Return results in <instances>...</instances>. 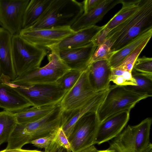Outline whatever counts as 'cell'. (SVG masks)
Listing matches in <instances>:
<instances>
[{"label": "cell", "instance_id": "6da1fadb", "mask_svg": "<svg viewBox=\"0 0 152 152\" xmlns=\"http://www.w3.org/2000/svg\"><path fill=\"white\" fill-rule=\"evenodd\" d=\"M62 112L59 104L48 114L37 121L25 124H17L6 149H21L33 140L52 135L61 126Z\"/></svg>", "mask_w": 152, "mask_h": 152}, {"label": "cell", "instance_id": "7a4b0ae2", "mask_svg": "<svg viewBox=\"0 0 152 152\" xmlns=\"http://www.w3.org/2000/svg\"><path fill=\"white\" fill-rule=\"evenodd\" d=\"M152 28V0H142L137 10L108 33L106 39L113 52L120 49L144 31Z\"/></svg>", "mask_w": 152, "mask_h": 152}, {"label": "cell", "instance_id": "3957f363", "mask_svg": "<svg viewBox=\"0 0 152 152\" xmlns=\"http://www.w3.org/2000/svg\"><path fill=\"white\" fill-rule=\"evenodd\" d=\"M83 13L82 2L75 0H52L38 21L27 29L71 27Z\"/></svg>", "mask_w": 152, "mask_h": 152}, {"label": "cell", "instance_id": "277c9868", "mask_svg": "<svg viewBox=\"0 0 152 152\" xmlns=\"http://www.w3.org/2000/svg\"><path fill=\"white\" fill-rule=\"evenodd\" d=\"M151 97L137 92L126 86H110L106 97L97 111L100 123L110 116L121 111H131L141 100Z\"/></svg>", "mask_w": 152, "mask_h": 152}, {"label": "cell", "instance_id": "5b68a950", "mask_svg": "<svg viewBox=\"0 0 152 152\" xmlns=\"http://www.w3.org/2000/svg\"><path fill=\"white\" fill-rule=\"evenodd\" d=\"M12 47L13 64L18 76L28 70L40 67L47 54L44 48L30 43L19 34L12 36Z\"/></svg>", "mask_w": 152, "mask_h": 152}, {"label": "cell", "instance_id": "8992f818", "mask_svg": "<svg viewBox=\"0 0 152 152\" xmlns=\"http://www.w3.org/2000/svg\"><path fill=\"white\" fill-rule=\"evenodd\" d=\"M48 58L49 62L45 66L24 72L11 81L12 83L19 85L54 83L70 70L56 52L51 51Z\"/></svg>", "mask_w": 152, "mask_h": 152}, {"label": "cell", "instance_id": "52a82bcc", "mask_svg": "<svg viewBox=\"0 0 152 152\" xmlns=\"http://www.w3.org/2000/svg\"><path fill=\"white\" fill-rule=\"evenodd\" d=\"M11 84L15 91L36 107L58 104L66 93L56 82L19 85L11 82Z\"/></svg>", "mask_w": 152, "mask_h": 152}, {"label": "cell", "instance_id": "ba28073f", "mask_svg": "<svg viewBox=\"0 0 152 152\" xmlns=\"http://www.w3.org/2000/svg\"><path fill=\"white\" fill-rule=\"evenodd\" d=\"M99 124L96 112L86 113L77 121L68 138L72 152H79L95 144Z\"/></svg>", "mask_w": 152, "mask_h": 152}, {"label": "cell", "instance_id": "9c48e42d", "mask_svg": "<svg viewBox=\"0 0 152 152\" xmlns=\"http://www.w3.org/2000/svg\"><path fill=\"white\" fill-rule=\"evenodd\" d=\"M152 119L147 118L137 125H128L114 139L126 152H141L149 142Z\"/></svg>", "mask_w": 152, "mask_h": 152}, {"label": "cell", "instance_id": "30bf717a", "mask_svg": "<svg viewBox=\"0 0 152 152\" xmlns=\"http://www.w3.org/2000/svg\"><path fill=\"white\" fill-rule=\"evenodd\" d=\"M30 0H0V26L13 36L22 29L23 17Z\"/></svg>", "mask_w": 152, "mask_h": 152}, {"label": "cell", "instance_id": "8fae6325", "mask_svg": "<svg viewBox=\"0 0 152 152\" xmlns=\"http://www.w3.org/2000/svg\"><path fill=\"white\" fill-rule=\"evenodd\" d=\"M97 92L89 82L88 68L82 72L74 86L66 93L60 103V106L63 111L75 109L85 104Z\"/></svg>", "mask_w": 152, "mask_h": 152}, {"label": "cell", "instance_id": "7c38bea8", "mask_svg": "<svg viewBox=\"0 0 152 152\" xmlns=\"http://www.w3.org/2000/svg\"><path fill=\"white\" fill-rule=\"evenodd\" d=\"M76 32L71 27L34 30L26 28L22 29L19 35L33 45L48 48Z\"/></svg>", "mask_w": 152, "mask_h": 152}, {"label": "cell", "instance_id": "4fadbf2b", "mask_svg": "<svg viewBox=\"0 0 152 152\" xmlns=\"http://www.w3.org/2000/svg\"><path fill=\"white\" fill-rule=\"evenodd\" d=\"M110 87V86L106 89L96 92L82 106L67 111H63L61 127L68 138L72 133L75 124L83 115L89 112H97L106 97Z\"/></svg>", "mask_w": 152, "mask_h": 152}, {"label": "cell", "instance_id": "5bb4252c", "mask_svg": "<svg viewBox=\"0 0 152 152\" xmlns=\"http://www.w3.org/2000/svg\"><path fill=\"white\" fill-rule=\"evenodd\" d=\"M130 111L125 110L115 113L100 123L94 143L100 144L118 135L128 123Z\"/></svg>", "mask_w": 152, "mask_h": 152}, {"label": "cell", "instance_id": "9a60e30c", "mask_svg": "<svg viewBox=\"0 0 152 152\" xmlns=\"http://www.w3.org/2000/svg\"><path fill=\"white\" fill-rule=\"evenodd\" d=\"M97 47L91 42L83 47L53 52L70 69L82 72L88 68Z\"/></svg>", "mask_w": 152, "mask_h": 152}, {"label": "cell", "instance_id": "2e32d148", "mask_svg": "<svg viewBox=\"0 0 152 152\" xmlns=\"http://www.w3.org/2000/svg\"><path fill=\"white\" fill-rule=\"evenodd\" d=\"M12 81L7 76L0 77V108L4 110L15 113L33 106L25 98L15 91Z\"/></svg>", "mask_w": 152, "mask_h": 152}, {"label": "cell", "instance_id": "e0dca14e", "mask_svg": "<svg viewBox=\"0 0 152 152\" xmlns=\"http://www.w3.org/2000/svg\"><path fill=\"white\" fill-rule=\"evenodd\" d=\"M103 28L104 26L95 25L82 29L48 48L51 51L55 52L86 46L92 42L94 38Z\"/></svg>", "mask_w": 152, "mask_h": 152}, {"label": "cell", "instance_id": "ac0fdd59", "mask_svg": "<svg viewBox=\"0 0 152 152\" xmlns=\"http://www.w3.org/2000/svg\"><path fill=\"white\" fill-rule=\"evenodd\" d=\"M12 35L0 27V73L9 77L12 81L18 77L12 59Z\"/></svg>", "mask_w": 152, "mask_h": 152}, {"label": "cell", "instance_id": "d6986e66", "mask_svg": "<svg viewBox=\"0 0 152 152\" xmlns=\"http://www.w3.org/2000/svg\"><path fill=\"white\" fill-rule=\"evenodd\" d=\"M122 0H103L96 8L83 14L71 27L75 32L82 29L95 25L104 16L116 5L121 4Z\"/></svg>", "mask_w": 152, "mask_h": 152}, {"label": "cell", "instance_id": "ffe728a7", "mask_svg": "<svg viewBox=\"0 0 152 152\" xmlns=\"http://www.w3.org/2000/svg\"><path fill=\"white\" fill-rule=\"evenodd\" d=\"M88 71L89 81L95 91H101L110 86L111 68L108 61L92 62L89 65Z\"/></svg>", "mask_w": 152, "mask_h": 152}, {"label": "cell", "instance_id": "44dd1931", "mask_svg": "<svg viewBox=\"0 0 152 152\" xmlns=\"http://www.w3.org/2000/svg\"><path fill=\"white\" fill-rule=\"evenodd\" d=\"M52 0H31L24 12L22 29L28 28L36 23L41 17Z\"/></svg>", "mask_w": 152, "mask_h": 152}, {"label": "cell", "instance_id": "7402d4cb", "mask_svg": "<svg viewBox=\"0 0 152 152\" xmlns=\"http://www.w3.org/2000/svg\"><path fill=\"white\" fill-rule=\"evenodd\" d=\"M152 28L144 31L118 50L114 52L108 61L111 68L118 64L124 59L145 40L151 38Z\"/></svg>", "mask_w": 152, "mask_h": 152}, {"label": "cell", "instance_id": "603a6c76", "mask_svg": "<svg viewBox=\"0 0 152 152\" xmlns=\"http://www.w3.org/2000/svg\"><path fill=\"white\" fill-rule=\"evenodd\" d=\"M142 0H122L121 9L104 26L103 29L109 32L130 17L139 9Z\"/></svg>", "mask_w": 152, "mask_h": 152}, {"label": "cell", "instance_id": "cb8c5ba5", "mask_svg": "<svg viewBox=\"0 0 152 152\" xmlns=\"http://www.w3.org/2000/svg\"><path fill=\"white\" fill-rule=\"evenodd\" d=\"M58 104L40 107L32 106L14 113L18 124H25L42 118L50 113Z\"/></svg>", "mask_w": 152, "mask_h": 152}, {"label": "cell", "instance_id": "d4e9b609", "mask_svg": "<svg viewBox=\"0 0 152 152\" xmlns=\"http://www.w3.org/2000/svg\"><path fill=\"white\" fill-rule=\"evenodd\" d=\"M17 124L14 113L5 110L0 112V145L8 142Z\"/></svg>", "mask_w": 152, "mask_h": 152}, {"label": "cell", "instance_id": "484cf974", "mask_svg": "<svg viewBox=\"0 0 152 152\" xmlns=\"http://www.w3.org/2000/svg\"><path fill=\"white\" fill-rule=\"evenodd\" d=\"M133 77L136 80L137 85L126 86L136 92L146 94L152 96V77L132 71Z\"/></svg>", "mask_w": 152, "mask_h": 152}, {"label": "cell", "instance_id": "4316f807", "mask_svg": "<svg viewBox=\"0 0 152 152\" xmlns=\"http://www.w3.org/2000/svg\"><path fill=\"white\" fill-rule=\"evenodd\" d=\"M150 39H148L143 41L114 68L132 72L135 61Z\"/></svg>", "mask_w": 152, "mask_h": 152}, {"label": "cell", "instance_id": "83f0119b", "mask_svg": "<svg viewBox=\"0 0 152 152\" xmlns=\"http://www.w3.org/2000/svg\"><path fill=\"white\" fill-rule=\"evenodd\" d=\"M52 135L53 140L48 152H55L60 147L64 148L68 152H72L68 139L61 126L58 128Z\"/></svg>", "mask_w": 152, "mask_h": 152}, {"label": "cell", "instance_id": "f1b7e54d", "mask_svg": "<svg viewBox=\"0 0 152 152\" xmlns=\"http://www.w3.org/2000/svg\"><path fill=\"white\" fill-rule=\"evenodd\" d=\"M112 45L109 39H106L104 42L97 46L90 60V64L96 61H108L113 54L111 48Z\"/></svg>", "mask_w": 152, "mask_h": 152}, {"label": "cell", "instance_id": "f546056e", "mask_svg": "<svg viewBox=\"0 0 152 152\" xmlns=\"http://www.w3.org/2000/svg\"><path fill=\"white\" fill-rule=\"evenodd\" d=\"M82 72L77 70L70 69L61 76L56 82L67 92L76 83Z\"/></svg>", "mask_w": 152, "mask_h": 152}, {"label": "cell", "instance_id": "4dcf8cb0", "mask_svg": "<svg viewBox=\"0 0 152 152\" xmlns=\"http://www.w3.org/2000/svg\"><path fill=\"white\" fill-rule=\"evenodd\" d=\"M132 71L152 77V58L143 56L137 58Z\"/></svg>", "mask_w": 152, "mask_h": 152}, {"label": "cell", "instance_id": "1f68e13d", "mask_svg": "<svg viewBox=\"0 0 152 152\" xmlns=\"http://www.w3.org/2000/svg\"><path fill=\"white\" fill-rule=\"evenodd\" d=\"M53 140V136L51 135L36 139L30 143L38 148H44L45 152H48Z\"/></svg>", "mask_w": 152, "mask_h": 152}, {"label": "cell", "instance_id": "d6a6232c", "mask_svg": "<svg viewBox=\"0 0 152 152\" xmlns=\"http://www.w3.org/2000/svg\"><path fill=\"white\" fill-rule=\"evenodd\" d=\"M103 0H85L82 2L84 13L85 14L96 7Z\"/></svg>", "mask_w": 152, "mask_h": 152}, {"label": "cell", "instance_id": "836d02e7", "mask_svg": "<svg viewBox=\"0 0 152 152\" xmlns=\"http://www.w3.org/2000/svg\"><path fill=\"white\" fill-rule=\"evenodd\" d=\"M109 33V32L103 28L94 38L92 42L94 45L98 46L104 42Z\"/></svg>", "mask_w": 152, "mask_h": 152}, {"label": "cell", "instance_id": "e575fe53", "mask_svg": "<svg viewBox=\"0 0 152 152\" xmlns=\"http://www.w3.org/2000/svg\"><path fill=\"white\" fill-rule=\"evenodd\" d=\"M108 149L111 150L112 152H126L114 141L110 143Z\"/></svg>", "mask_w": 152, "mask_h": 152}, {"label": "cell", "instance_id": "d590c367", "mask_svg": "<svg viewBox=\"0 0 152 152\" xmlns=\"http://www.w3.org/2000/svg\"><path fill=\"white\" fill-rule=\"evenodd\" d=\"M0 152H45L37 150H28L21 149H5L1 151Z\"/></svg>", "mask_w": 152, "mask_h": 152}, {"label": "cell", "instance_id": "8d00e7d4", "mask_svg": "<svg viewBox=\"0 0 152 152\" xmlns=\"http://www.w3.org/2000/svg\"><path fill=\"white\" fill-rule=\"evenodd\" d=\"M98 151L95 147L92 145L79 152H97Z\"/></svg>", "mask_w": 152, "mask_h": 152}, {"label": "cell", "instance_id": "74e56055", "mask_svg": "<svg viewBox=\"0 0 152 152\" xmlns=\"http://www.w3.org/2000/svg\"><path fill=\"white\" fill-rule=\"evenodd\" d=\"M141 152H152V145L149 143L147 146Z\"/></svg>", "mask_w": 152, "mask_h": 152}, {"label": "cell", "instance_id": "f35d334b", "mask_svg": "<svg viewBox=\"0 0 152 152\" xmlns=\"http://www.w3.org/2000/svg\"><path fill=\"white\" fill-rule=\"evenodd\" d=\"M55 152H68L65 149L62 147L58 148Z\"/></svg>", "mask_w": 152, "mask_h": 152}, {"label": "cell", "instance_id": "ab89813d", "mask_svg": "<svg viewBox=\"0 0 152 152\" xmlns=\"http://www.w3.org/2000/svg\"><path fill=\"white\" fill-rule=\"evenodd\" d=\"M97 152H112V151L108 149L104 150H98Z\"/></svg>", "mask_w": 152, "mask_h": 152}, {"label": "cell", "instance_id": "60d3db41", "mask_svg": "<svg viewBox=\"0 0 152 152\" xmlns=\"http://www.w3.org/2000/svg\"></svg>", "mask_w": 152, "mask_h": 152}]
</instances>
